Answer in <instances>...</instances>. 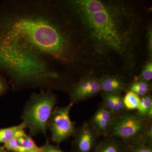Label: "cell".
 <instances>
[{
  "label": "cell",
  "instance_id": "obj_1",
  "mask_svg": "<svg viewBox=\"0 0 152 152\" xmlns=\"http://www.w3.org/2000/svg\"><path fill=\"white\" fill-rule=\"evenodd\" d=\"M89 71L78 32L61 0L0 4V72L12 90H65Z\"/></svg>",
  "mask_w": 152,
  "mask_h": 152
},
{
  "label": "cell",
  "instance_id": "obj_2",
  "mask_svg": "<svg viewBox=\"0 0 152 152\" xmlns=\"http://www.w3.org/2000/svg\"><path fill=\"white\" fill-rule=\"evenodd\" d=\"M62 1L76 25L92 72L133 80L147 27L140 6L125 0Z\"/></svg>",
  "mask_w": 152,
  "mask_h": 152
},
{
  "label": "cell",
  "instance_id": "obj_3",
  "mask_svg": "<svg viewBox=\"0 0 152 152\" xmlns=\"http://www.w3.org/2000/svg\"><path fill=\"white\" fill-rule=\"evenodd\" d=\"M57 103L51 90L33 94L26 104L21 116L22 124L28 128L29 135H46L48 123Z\"/></svg>",
  "mask_w": 152,
  "mask_h": 152
},
{
  "label": "cell",
  "instance_id": "obj_4",
  "mask_svg": "<svg viewBox=\"0 0 152 152\" xmlns=\"http://www.w3.org/2000/svg\"><path fill=\"white\" fill-rule=\"evenodd\" d=\"M149 121L136 112L127 111L116 117L109 136L121 139L129 146L141 143Z\"/></svg>",
  "mask_w": 152,
  "mask_h": 152
},
{
  "label": "cell",
  "instance_id": "obj_5",
  "mask_svg": "<svg viewBox=\"0 0 152 152\" xmlns=\"http://www.w3.org/2000/svg\"><path fill=\"white\" fill-rule=\"evenodd\" d=\"M73 105L70 103L64 107L55 108L49 119L48 127L50 132L52 140L57 144L73 137L75 133V123L70 116Z\"/></svg>",
  "mask_w": 152,
  "mask_h": 152
},
{
  "label": "cell",
  "instance_id": "obj_6",
  "mask_svg": "<svg viewBox=\"0 0 152 152\" xmlns=\"http://www.w3.org/2000/svg\"><path fill=\"white\" fill-rule=\"evenodd\" d=\"M70 103L77 104L102 94L99 76L90 73L81 76L70 85L67 91Z\"/></svg>",
  "mask_w": 152,
  "mask_h": 152
},
{
  "label": "cell",
  "instance_id": "obj_7",
  "mask_svg": "<svg viewBox=\"0 0 152 152\" xmlns=\"http://www.w3.org/2000/svg\"><path fill=\"white\" fill-rule=\"evenodd\" d=\"M101 137L88 121L76 129L71 152H93Z\"/></svg>",
  "mask_w": 152,
  "mask_h": 152
},
{
  "label": "cell",
  "instance_id": "obj_8",
  "mask_svg": "<svg viewBox=\"0 0 152 152\" xmlns=\"http://www.w3.org/2000/svg\"><path fill=\"white\" fill-rule=\"evenodd\" d=\"M117 116L102 103L88 121L101 137H108Z\"/></svg>",
  "mask_w": 152,
  "mask_h": 152
},
{
  "label": "cell",
  "instance_id": "obj_9",
  "mask_svg": "<svg viewBox=\"0 0 152 152\" xmlns=\"http://www.w3.org/2000/svg\"><path fill=\"white\" fill-rule=\"evenodd\" d=\"M102 92L121 95L127 91L128 79L119 74L103 73L99 77Z\"/></svg>",
  "mask_w": 152,
  "mask_h": 152
},
{
  "label": "cell",
  "instance_id": "obj_10",
  "mask_svg": "<svg viewBox=\"0 0 152 152\" xmlns=\"http://www.w3.org/2000/svg\"><path fill=\"white\" fill-rule=\"evenodd\" d=\"M129 145L121 139L108 136L99 141L93 152H128Z\"/></svg>",
  "mask_w": 152,
  "mask_h": 152
},
{
  "label": "cell",
  "instance_id": "obj_11",
  "mask_svg": "<svg viewBox=\"0 0 152 152\" xmlns=\"http://www.w3.org/2000/svg\"><path fill=\"white\" fill-rule=\"evenodd\" d=\"M102 104L116 116L127 111L123 102V96L109 93H102Z\"/></svg>",
  "mask_w": 152,
  "mask_h": 152
},
{
  "label": "cell",
  "instance_id": "obj_12",
  "mask_svg": "<svg viewBox=\"0 0 152 152\" xmlns=\"http://www.w3.org/2000/svg\"><path fill=\"white\" fill-rule=\"evenodd\" d=\"M17 138L20 145L19 152H41V148L37 145L30 135L27 134L25 130L20 132Z\"/></svg>",
  "mask_w": 152,
  "mask_h": 152
},
{
  "label": "cell",
  "instance_id": "obj_13",
  "mask_svg": "<svg viewBox=\"0 0 152 152\" xmlns=\"http://www.w3.org/2000/svg\"><path fill=\"white\" fill-rule=\"evenodd\" d=\"M151 90L152 85L151 82H146L141 80L132 81L129 83L127 88V91H132L140 97L151 94Z\"/></svg>",
  "mask_w": 152,
  "mask_h": 152
},
{
  "label": "cell",
  "instance_id": "obj_14",
  "mask_svg": "<svg viewBox=\"0 0 152 152\" xmlns=\"http://www.w3.org/2000/svg\"><path fill=\"white\" fill-rule=\"evenodd\" d=\"M25 129V126L21 123L17 126L0 129V143L4 144L10 141Z\"/></svg>",
  "mask_w": 152,
  "mask_h": 152
},
{
  "label": "cell",
  "instance_id": "obj_15",
  "mask_svg": "<svg viewBox=\"0 0 152 152\" xmlns=\"http://www.w3.org/2000/svg\"><path fill=\"white\" fill-rule=\"evenodd\" d=\"M141 97L134 92L128 91L123 96V102L126 110L129 111H137L138 108Z\"/></svg>",
  "mask_w": 152,
  "mask_h": 152
},
{
  "label": "cell",
  "instance_id": "obj_16",
  "mask_svg": "<svg viewBox=\"0 0 152 152\" xmlns=\"http://www.w3.org/2000/svg\"><path fill=\"white\" fill-rule=\"evenodd\" d=\"M151 108L152 96L151 94H149L143 96L141 97L138 108L136 112L140 116L145 118V116L147 112Z\"/></svg>",
  "mask_w": 152,
  "mask_h": 152
},
{
  "label": "cell",
  "instance_id": "obj_17",
  "mask_svg": "<svg viewBox=\"0 0 152 152\" xmlns=\"http://www.w3.org/2000/svg\"><path fill=\"white\" fill-rule=\"evenodd\" d=\"M152 79V59H148L144 64L140 73L138 76H136L133 80H141L146 82H151Z\"/></svg>",
  "mask_w": 152,
  "mask_h": 152
},
{
  "label": "cell",
  "instance_id": "obj_18",
  "mask_svg": "<svg viewBox=\"0 0 152 152\" xmlns=\"http://www.w3.org/2000/svg\"><path fill=\"white\" fill-rule=\"evenodd\" d=\"M128 152H152V145L134 144L129 146Z\"/></svg>",
  "mask_w": 152,
  "mask_h": 152
},
{
  "label": "cell",
  "instance_id": "obj_19",
  "mask_svg": "<svg viewBox=\"0 0 152 152\" xmlns=\"http://www.w3.org/2000/svg\"><path fill=\"white\" fill-rule=\"evenodd\" d=\"M147 49L149 59H152V27L151 23L146 28Z\"/></svg>",
  "mask_w": 152,
  "mask_h": 152
},
{
  "label": "cell",
  "instance_id": "obj_20",
  "mask_svg": "<svg viewBox=\"0 0 152 152\" xmlns=\"http://www.w3.org/2000/svg\"><path fill=\"white\" fill-rule=\"evenodd\" d=\"M141 143L152 145V121L149 122Z\"/></svg>",
  "mask_w": 152,
  "mask_h": 152
},
{
  "label": "cell",
  "instance_id": "obj_21",
  "mask_svg": "<svg viewBox=\"0 0 152 152\" xmlns=\"http://www.w3.org/2000/svg\"><path fill=\"white\" fill-rule=\"evenodd\" d=\"M4 147L8 151L19 152L20 147L17 137L4 144Z\"/></svg>",
  "mask_w": 152,
  "mask_h": 152
},
{
  "label": "cell",
  "instance_id": "obj_22",
  "mask_svg": "<svg viewBox=\"0 0 152 152\" xmlns=\"http://www.w3.org/2000/svg\"><path fill=\"white\" fill-rule=\"evenodd\" d=\"M41 149L42 152H68L61 149L58 146L52 145L48 141L41 147Z\"/></svg>",
  "mask_w": 152,
  "mask_h": 152
},
{
  "label": "cell",
  "instance_id": "obj_23",
  "mask_svg": "<svg viewBox=\"0 0 152 152\" xmlns=\"http://www.w3.org/2000/svg\"><path fill=\"white\" fill-rule=\"evenodd\" d=\"M9 88L8 83L7 80L0 75V96L5 94Z\"/></svg>",
  "mask_w": 152,
  "mask_h": 152
},
{
  "label": "cell",
  "instance_id": "obj_24",
  "mask_svg": "<svg viewBox=\"0 0 152 152\" xmlns=\"http://www.w3.org/2000/svg\"><path fill=\"white\" fill-rule=\"evenodd\" d=\"M7 151L5 148L4 146H0V152H8Z\"/></svg>",
  "mask_w": 152,
  "mask_h": 152
},
{
  "label": "cell",
  "instance_id": "obj_25",
  "mask_svg": "<svg viewBox=\"0 0 152 152\" xmlns=\"http://www.w3.org/2000/svg\"></svg>",
  "mask_w": 152,
  "mask_h": 152
}]
</instances>
